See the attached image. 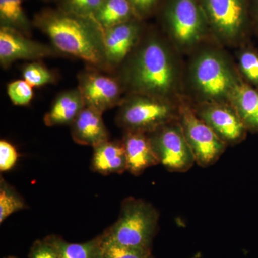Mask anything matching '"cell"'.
Masks as SVG:
<instances>
[{
  "instance_id": "1",
  "label": "cell",
  "mask_w": 258,
  "mask_h": 258,
  "mask_svg": "<svg viewBox=\"0 0 258 258\" xmlns=\"http://www.w3.org/2000/svg\"><path fill=\"white\" fill-rule=\"evenodd\" d=\"M35 23L62 52L93 64L103 62V42L98 39L101 30L93 18L47 10L37 15Z\"/></svg>"
},
{
  "instance_id": "2",
  "label": "cell",
  "mask_w": 258,
  "mask_h": 258,
  "mask_svg": "<svg viewBox=\"0 0 258 258\" xmlns=\"http://www.w3.org/2000/svg\"><path fill=\"white\" fill-rule=\"evenodd\" d=\"M159 212L141 199L123 200L118 220L101 234L103 240L125 247L152 249L159 223Z\"/></svg>"
},
{
  "instance_id": "3",
  "label": "cell",
  "mask_w": 258,
  "mask_h": 258,
  "mask_svg": "<svg viewBox=\"0 0 258 258\" xmlns=\"http://www.w3.org/2000/svg\"><path fill=\"white\" fill-rule=\"evenodd\" d=\"M174 79V68L165 47L157 41L148 43L134 66V86L143 92L163 95L170 91Z\"/></svg>"
},
{
  "instance_id": "4",
  "label": "cell",
  "mask_w": 258,
  "mask_h": 258,
  "mask_svg": "<svg viewBox=\"0 0 258 258\" xmlns=\"http://www.w3.org/2000/svg\"><path fill=\"white\" fill-rule=\"evenodd\" d=\"M179 114L180 125L197 164L202 167L215 164L225 152V142L189 108L183 107Z\"/></svg>"
},
{
  "instance_id": "5",
  "label": "cell",
  "mask_w": 258,
  "mask_h": 258,
  "mask_svg": "<svg viewBox=\"0 0 258 258\" xmlns=\"http://www.w3.org/2000/svg\"><path fill=\"white\" fill-rule=\"evenodd\" d=\"M150 137L160 164L173 172H185L194 166L195 157L180 123H166Z\"/></svg>"
},
{
  "instance_id": "6",
  "label": "cell",
  "mask_w": 258,
  "mask_h": 258,
  "mask_svg": "<svg viewBox=\"0 0 258 258\" xmlns=\"http://www.w3.org/2000/svg\"><path fill=\"white\" fill-rule=\"evenodd\" d=\"M172 115V109L167 103L151 98H138L123 107L118 123L127 131L145 133L169 123Z\"/></svg>"
},
{
  "instance_id": "7",
  "label": "cell",
  "mask_w": 258,
  "mask_h": 258,
  "mask_svg": "<svg viewBox=\"0 0 258 258\" xmlns=\"http://www.w3.org/2000/svg\"><path fill=\"white\" fill-rule=\"evenodd\" d=\"M193 74L199 89L210 98L231 93L236 85L227 64L215 54L200 56L195 62Z\"/></svg>"
},
{
  "instance_id": "8",
  "label": "cell",
  "mask_w": 258,
  "mask_h": 258,
  "mask_svg": "<svg viewBox=\"0 0 258 258\" xmlns=\"http://www.w3.org/2000/svg\"><path fill=\"white\" fill-rule=\"evenodd\" d=\"M168 18L174 38L181 45H191L200 38L203 19L195 0H174Z\"/></svg>"
},
{
  "instance_id": "9",
  "label": "cell",
  "mask_w": 258,
  "mask_h": 258,
  "mask_svg": "<svg viewBox=\"0 0 258 258\" xmlns=\"http://www.w3.org/2000/svg\"><path fill=\"white\" fill-rule=\"evenodd\" d=\"M205 5L210 21L222 36L231 39L240 33L245 17L243 0H205Z\"/></svg>"
},
{
  "instance_id": "10",
  "label": "cell",
  "mask_w": 258,
  "mask_h": 258,
  "mask_svg": "<svg viewBox=\"0 0 258 258\" xmlns=\"http://www.w3.org/2000/svg\"><path fill=\"white\" fill-rule=\"evenodd\" d=\"M42 45L26 38L20 30L3 25L0 29V60L9 64L15 60L39 58L48 54Z\"/></svg>"
},
{
  "instance_id": "11",
  "label": "cell",
  "mask_w": 258,
  "mask_h": 258,
  "mask_svg": "<svg viewBox=\"0 0 258 258\" xmlns=\"http://www.w3.org/2000/svg\"><path fill=\"white\" fill-rule=\"evenodd\" d=\"M80 92L85 106L103 113L119 100L120 87L114 79L99 74L88 75L81 83Z\"/></svg>"
},
{
  "instance_id": "12",
  "label": "cell",
  "mask_w": 258,
  "mask_h": 258,
  "mask_svg": "<svg viewBox=\"0 0 258 258\" xmlns=\"http://www.w3.org/2000/svg\"><path fill=\"white\" fill-rule=\"evenodd\" d=\"M200 116L226 144L237 143L245 135L246 128L242 120L235 110L228 107L218 105L205 107Z\"/></svg>"
},
{
  "instance_id": "13",
  "label": "cell",
  "mask_w": 258,
  "mask_h": 258,
  "mask_svg": "<svg viewBox=\"0 0 258 258\" xmlns=\"http://www.w3.org/2000/svg\"><path fill=\"white\" fill-rule=\"evenodd\" d=\"M126 154L128 170L135 176L148 168L160 164L151 141L144 132L128 131L123 142Z\"/></svg>"
},
{
  "instance_id": "14",
  "label": "cell",
  "mask_w": 258,
  "mask_h": 258,
  "mask_svg": "<svg viewBox=\"0 0 258 258\" xmlns=\"http://www.w3.org/2000/svg\"><path fill=\"white\" fill-rule=\"evenodd\" d=\"M72 137L76 143L93 148L108 141V131L102 113L85 106L72 123Z\"/></svg>"
},
{
  "instance_id": "15",
  "label": "cell",
  "mask_w": 258,
  "mask_h": 258,
  "mask_svg": "<svg viewBox=\"0 0 258 258\" xmlns=\"http://www.w3.org/2000/svg\"><path fill=\"white\" fill-rule=\"evenodd\" d=\"M105 57L110 62H119L134 46L138 36L139 28L130 21L101 30Z\"/></svg>"
},
{
  "instance_id": "16",
  "label": "cell",
  "mask_w": 258,
  "mask_h": 258,
  "mask_svg": "<svg viewBox=\"0 0 258 258\" xmlns=\"http://www.w3.org/2000/svg\"><path fill=\"white\" fill-rule=\"evenodd\" d=\"M92 169L103 175L122 174L128 170L126 154L123 142H103L94 147Z\"/></svg>"
},
{
  "instance_id": "17",
  "label": "cell",
  "mask_w": 258,
  "mask_h": 258,
  "mask_svg": "<svg viewBox=\"0 0 258 258\" xmlns=\"http://www.w3.org/2000/svg\"><path fill=\"white\" fill-rule=\"evenodd\" d=\"M232 105L246 129L258 132V91L245 84L231 91Z\"/></svg>"
},
{
  "instance_id": "18",
  "label": "cell",
  "mask_w": 258,
  "mask_h": 258,
  "mask_svg": "<svg viewBox=\"0 0 258 258\" xmlns=\"http://www.w3.org/2000/svg\"><path fill=\"white\" fill-rule=\"evenodd\" d=\"M85 103L80 91H71L57 98L44 121L47 126L72 123L84 108Z\"/></svg>"
},
{
  "instance_id": "19",
  "label": "cell",
  "mask_w": 258,
  "mask_h": 258,
  "mask_svg": "<svg viewBox=\"0 0 258 258\" xmlns=\"http://www.w3.org/2000/svg\"><path fill=\"white\" fill-rule=\"evenodd\" d=\"M45 240L52 246L57 258H101L103 239L99 235L83 243H70L60 236L48 235Z\"/></svg>"
},
{
  "instance_id": "20",
  "label": "cell",
  "mask_w": 258,
  "mask_h": 258,
  "mask_svg": "<svg viewBox=\"0 0 258 258\" xmlns=\"http://www.w3.org/2000/svg\"><path fill=\"white\" fill-rule=\"evenodd\" d=\"M134 10L128 0H104L93 19L103 30L129 21Z\"/></svg>"
},
{
  "instance_id": "21",
  "label": "cell",
  "mask_w": 258,
  "mask_h": 258,
  "mask_svg": "<svg viewBox=\"0 0 258 258\" xmlns=\"http://www.w3.org/2000/svg\"><path fill=\"white\" fill-rule=\"evenodd\" d=\"M23 0H0V18L3 25L20 30L28 27L23 8Z\"/></svg>"
},
{
  "instance_id": "22",
  "label": "cell",
  "mask_w": 258,
  "mask_h": 258,
  "mask_svg": "<svg viewBox=\"0 0 258 258\" xmlns=\"http://www.w3.org/2000/svg\"><path fill=\"white\" fill-rule=\"evenodd\" d=\"M25 201L3 177L0 179V223L15 212L25 208Z\"/></svg>"
},
{
  "instance_id": "23",
  "label": "cell",
  "mask_w": 258,
  "mask_h": 258,
  "mask_svg": "<svg viewBox=\"0 0 258 258\" xmlns=\"http://www.w3.org/2000/svg\"><path fill=\"white\" fill-rule=\"evenodd\" d=\"M101 258H154V257L152 253V249L125 247V246L112 243L103 240Z\"/></svg>"
},
{
  "instance_id": "24",
  "label": "cell",
  "mask_w": 258,
  "mask_h": 258,
  "mask_svg": "<svg viewBox=\"0 0 258 258\" xmlns=\"http://www.w3.org/2000/svg\"><path fill=\"white\" fill-rule=\"evenodd\" d=\"M104 0H61L60 9L67 13L93 18Z\"/></svg>"
},
{
  "instance_id": "25",
  "label": "cell",
  "mask_w": 258,
  "mask_h": 258,
  "mask_svg": "<svg viewBox=\"0 0 258 258\" xmlns=\"http://www.w3.org/2000/svg\"><path fill=\"white\" fill-rule=\"evenodd\" d=\"M8 93L10 100L17 106L28 105L33 97L32 86L25 80H19L10 83Z\"/></svg>"
},
{
  "instance_id": "26",
  "label": "cell",
  "mask_w": 258,
  "mask_h": 258,
  "mask_svg": "<svg viewBox=\"0 0 258 258\" xmlns=\"http://www.w3.org/2000/svg\"><path fill=\"white\" fill-rule=\"evenodd\" d=\"M23 78L32 87L47 84L53 79L50 71L39 63L27 66L24 69Z\"/></svg>"
},
{
  "instance_id": "27",
  "label": "cell",
  "mask_w": 258,
  "mask_h": 258,
  "mask_svg": "<svg viewBox=\"0 0 258 258\" xmlns=\"http://www.w3.org/2000/svg\"><path fill=\"white\" fill-rule=\"evenodd\" d=\"M18 154L15 148L10 142L5 140L0 142V171L11 170L18 161Z\"/></svg>"
},
{
  "instance_id": "28",
  "label": "cell",
  "mask_w": 258,
  "mask_h": 258,
  "mask_svg": "<svg viewBox=\"0 0 258 258\" xmlns=\"http://www.w3.org/2000/svg\"><path fill=\"white\" fill-rule=\"evenodd\" d=\"M240 66L245 76L252 82L258 83V55L244 52L240 57Z\"/></svg>"
},
{
  "instance_id": "29",
  "label": "cell",
  "mask_w": 258,
  "mask_h": 258,
  "mask_svg": "<svg viewBox=\"0 0 258 258\" xmlns=\"http://www.w3.org/2000/svg\"><path fill=\"white\" fill-rule=\"evenodd\" d=\"M30 258H57L55 250L45 239L35 241L30 249Z\"/></svg>"
},
{
  "instance_id": "30",
  "label": "cell",
  "mask_w": 258,
  "mask_h": 258,
  "mask_svg": "<svg viewBox=\"0 0 258 258\" xmlns=\"http://www.w3.org/2000/svg\"><path fill=\"white\" fill-rule=\"evenodd\" d=\"M133 8L134 13L138 14H145L152 9L158 0H128Z\"/></svg>"
},
{
  "instance_id": "31",
  "label": "cell",
  "mask_w": 258,
  "mask_h": 258,
  "mask_svg": "<svg viewBox=\"0 0 258 258\" xmlns=\"http://www.w3.org/2000/svg\"><path fill=\"white\" fill-rule=\"evenodd\" d=\"M8 258H15V257H8Z\"/></svg>"
},
{
  "instance_id": "32",
  "label": "cell",
  "mask_w": 258,
  "mask_h": 258,
  "mask_svg": "<svg viewBox=\"0 0 258 258\" xmlns=\"http://www.w3.org/2000/svg\"><path fill=\"white\" fill-rule=\"evenodd\" d=\"M257 5H258V0H257Z\"/></svg>"
}]
</instances>
